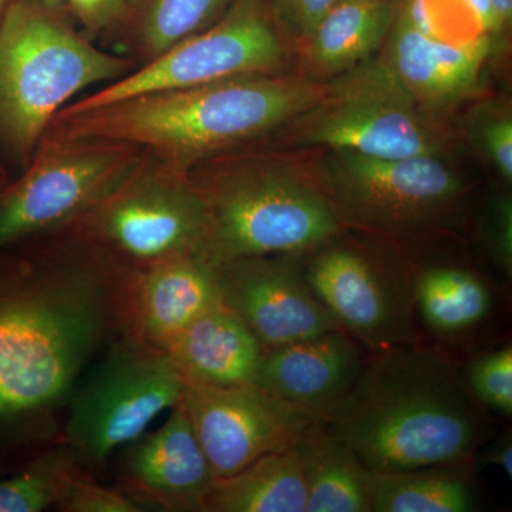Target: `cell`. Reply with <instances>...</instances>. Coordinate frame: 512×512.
<instances>
[{
	"label": "cell",
	"mask_w": 512,
	"mask_h": 512,
	"mask_svg": "<svg viewBox=\"0 0 512 512\" xmlns=\"http://www.w3.org/2000/svg\"><path fill=\"white\" fill-rule=\"evenodd\" d=\"M488 247L495 264L510 278L512 269V207L510 198L495 201L488 225Z\"/></svg>",
	"instance_id": "31"
},
{
	"label": "cell",
	"mask_w": 512,
	"mask_h": 512,
	"mask_svg": "<svg viewBox=\"0 0 512 512\" xmlns=\"http://www.w3.org/2000/svg\"><path fill=\"white\" fill-rule=\"evenodd\" d=\"M464 464L375 473L370 512H473L477 495Z\"/></svg>",
	"instance_id": "24"
},
{
	"label": "cell",
	"mask_w": 512,
	"mask_h": 512,
	"mask_svg": "<svg viewBox=\"0 0 512 512\" xmlns=\"http://www.w3.org/2000/svg\"><path fill=\"white\" fill-rule=\"evenodd\" d=\"M165 352L187 383L239 386L255 384L265 348L234 312L221 305L178 333Z\"/></svg>",
	"instance_id": "19"
},
{
	"label": "cell",
	"mask_w": 512,
	"mask_h": 512,
	"mask_svg": "<svg viewBox=\"0 0 512 512\" xmlns=\"http://www.w3.org/2000/svg\"><path fill=\"white\" fill-rule=\"evenodd\" d=\"M284 59V42L264 0H232L224 15L208 28L62 111L93 109L138 94L264 76L274 73Z\"/></svg>",
	"instance_id": "8"
},
{
	"label": "cell",
	"mask_w": 512,
	"mask_h": 512,
	"mask_svg": "<svg viewBox=\"0 0 512 512\" xmlns=\"http://www.w3.org/2000/svg\"><path fill=\"white\" fill-rule=\"evenodd\" d=\"M37 2L45 3V5L53 6V5H56L57 2H62V0H37Z\"/></svg>",
	"instance_id": "37"
},
{
	"label": "cell",
	"mask_w": 512,
	"mask_h": 512,
	"mask_svg": "<svg viewBox=\"0 0 512 512\" xmlns=\"http://www.w3.org/2000/svg\"><path fill=\"white\" fill-rule=\"evenodd\" d=\"M330 242L312 251L303 274L340 329L376 352L412 345V285L357 249Z\"/></svg>",
	"instance_id": "14"
},
{
	"label": "cell",
	"mask_w": 512,
	"mask_h": 512,
	"mask_svg": "<svg viewBox=\"0 0 512 512\" xmlns=\"http://www.w3.org/2000/svg\"><path fill=\"white\" fill-rule=\"evenodd\" d=\"M136 64L94 45L37 0H10L0 20V158L22 171L57 114L94 84Z\"/></svg>",
	"instance_id": "4"
},
{
	"label": "cell",
	"mask_w": 512,
	"mask_h": 512,
	"mask_svg": "<svg viewBox=\"0 0 512 512\" xmlns=\"http://www.w3.org/2000/svg\"><path fill=\"white\" fill-rule=\"evenodd\" d=\"M474 402L450 362L400 345L377 350L320 421L375 473L453 466L483 437Z\"/></svg>",
	"instance_id": "2"
},
{
	"label": "cell",
	"mask_w": 512,
	"mask_h": 512,
	"mask_svg": "<svg viewBox=\"0 0 512 512\" xmlns=\"http://www.w3.org/2000/svg\"><path fill=\"white\" fill-rule=\"evenodd\" d=\"M127 278L69 228L0 248V420L66 396L123 330Z\"/></svg>",
	"instance_id": "1"
},
{
	"label": "cell",
	"mask_w": 512,
	"mask_h": 512,
	"mask_svg": "<svg viewBox=\"0 0 512 512\" xmlns=\"http://www.w3.org/2000/svg\"><path fill=\"white\" fill-rule=\"evenodd\" d=\"M63 2V0H62ZM90 32L103 35L119 16L124 0H64Z\"/></svg>",
	"instance_id": "32"
},
{
	"label": "cell",
	"mask_w": 512,
	"mask_h": 512,
	"mask_svg": "<svg viewBox=\"0 0 512 512\" xmlns=\"http://www.w3.org/2000/svg\"><path fill=\"white\" fill-rule=\"evenodd\" d=\"M295 448L305 481V512H370L372 471L322 421H313Z\"/></svg>",
	"instance_id": "22"
},
{
	"label": "cell",
	"mask_w": 512,
	"mask_h": 512,
	"mask_svg": "<svg viewBox=\"0 0 512 512\" xmlns=\"http://www.w3.org/2000/svg\"><path fill=\"white\" fill-rule=\"evenodd\" d=\"M468 392L474 400L501 414H512V349L491 350L477 357L467 370Z\"/></svg>",
	"instance_id": "27"
},
{
	"label": "cell",
	"mask_w": 512,
	"mask_h": 512,
	"mask_svg": "<svg viewBox=\"0 0 512 512\" xmlns=\"http://www.w3.org/2000/svg\"><path fill=\"white\" fill-rule=\"evenodd\" d=\"M57 508L66 512L143 511L131 495L120 493L113 488L101 487L83 476L73 481Z\"/></svg>",
	"instance_id": "28"
},
{
	"label": "cell",
	"mask_w": 512,
	"mask_h": 512,
	"mask_svg": "<svg viewBox=\"0 0 512 512\" xmlns=\"http://www.w3.org/2000/svg\"><path fill=\"white\" fill-rule=\"evenodd\" d=\"M70 448L40 457L22 473L0 478V512H40L57 507L80 476Z\"/></svg>",
	"instance_id": "26"
},
{
	"label": "cell",
	"mask_w": 512,
	"mask_h": 512,
	"mask_svg": "<svg viewBox=\"0 0 512 512\" xmlns=\"http://www.w3.org/2000/svg\"><path fill=\"white\" fill-rule=\"evenodd\" d=\"M363 365L355 339L345 330H330L265 349L255 386L320 420L352 389Z\"/></svg>",
	"instance_id": "18"
},
{
	"label": "cell",
	"mask_w": 512,
	"mask_h": 512,
	"mask_svg": "<svg viewBox=\"0 0 512 512\" xmlns=\"http://www.w3.org/2000/svg\"><path fill=\"white\" fill-rule=\"evenodd\" d=\"M10 0H0V20H2L3 13H5L6 6Z\"/></svg>",
	"instance_id": "36"
},
{
	"label": "cell",
	"mask_w": 512,
	"mask_h": 512,
	"mask_svg": "<svg viewBox=\"0 0 512 512\" xmlns=\"http://www.w3.org/2000/svg\"><path fill=\"white\" fill-rule=\"evenodd\" d=\"M12 177V171L9 170L8 165L3 163L2 158H0V190H2V188L9 183V180Z\"/></svg>",
	"instance_id": "35"
},
{
	"label": "cell",
	"mask_w": 512,
	"mask_h": 512,
	"mask_svg": "<svg viewBox=\"0 0 512 512\" xmlns=\"http://www.w3.org/2000/svg\"><path fill=\"white\" fill-rule=\"evenodd\" d=\"M143 153L121 141L47 131L29 164L0 190V248L69 227Z\"/></svg>",
	"instance_id": "7"
},
{
	"label": "cell",
	"mask_w": 512,
	"mask_h": 512,
	"mask_svg": "<svg viewBox=\"0 0 512 512\" xmlns=\"http://www.w3.org/2000/svg\"><path fill=\"white\" fill-rule=\"evenodd\" d=\"M326 198L340 221L387 231L439 224L463 192L441 156L375 158L335 153L323 167Z\"/></svg>",
	"instance_id": "10"
},
{
	"label": "cell",
	"mask_w": 512,
	"mask_h": 512,
	"mask_svg": "<svg viewBox=\"0 0 512 512\" xmlns=\"http://www.w3.org/2000/svg\"><path fill=\"white\" fill-rule=\"evenodd\" d=\"M480 140L487 157L505 183L512 180V119L511 116L490 117L480 127Z\"/></svg>",
	"instance_id": "29"
},
{
	"label": "cell",
	"mask_w": 512,
	"mask_h": 512,
	"mask_svg": "<svg viewBox=\"0 0 512 512\" xmlns=\"http://www.w3.org/2000/svg\"><path fill=\"white\" fill-rule=\"evenodd\" d=\"M231 2L124 0L119 16L103 33L109 40L106 49L141 66L217 22Z\"/></svg>",
	"instance_id": "20"
},
{
	"label": "cell",
	"mask_w": 512,
	"mask_h": 512,
	"mask_svg": "<svg viewBox=\"0 0 512 512\" xmlns=\"http://www.w3.org/2000/svg\"><path fill=\"white\" fill-rule=\"evenodd\" d=\"M397 0H339L306 42V62L319 76L348 73L375 56L393 28Z\"/></svg>",
	"instance_id": "21"
},
{
	"label": "cell",
	"mask_w": 512,
	"mask_h": 512,
	"mask_svg": "<svg viewBox=\"0 0 512 512\" xmlns=\"http://www.w3.org/2000/svg\"><path fill=\"white\" fill-rule=\"evenodd\" d=\"M305 505V481L293 446L215 481L204 512H305Z\"/></svg>",
	"instance_id": "23"
},
{
	"label": "cell",
	"mask_w": 512,
	"mask_h": 512,
	"mask_svg": "<svg viewBox=\"0 0 512 512\" xmlns=\"http://www.w3.org/2000/svg\"><path fill=\"white\" fill-rule=\"evenodd\" d=\"M382 47L379 55L340 79L393 94L423 109L448 106L473 93L490 56L491 40L443 42L417 28L400 3Z\"/></svg>",
	"instance_id": "13"
},
{
	"label": "cell",
	"mask_w": 512,
	"mask_h": 512,
	"mask_svg": "<svg viewBox=\"0 0 512 512\" xmlns=\"http://www.w3.org/2000/svg\"><path fill=\"white\" fill-rule=\"evenodd\" d=\"M291 258L258 255L212 262L222 302L265 349L340 329Z\"/></svg>",
	"instance_id": "15"
},
{
	"label": "cell",
	"mask_w": 512,
	"mask_h": 512,
	"mask_svg": "<svg viewBox=\"0 0 512 512\" xmlns=\"http://www.w3.org/2000/svg\"><path fill=\"white\" fill-rule=\"evenodd\" d=\"M221 305L220 285L210 259H171L128 275L123 332L126 338L165 350L195 319Z\"/></svg>",
	"instance_id": "16"
},
{
	"label": "cell",
	"mask_w": 512,
	"mask_h": 512,
	"mask_svg": "<svg viewBox=\"0 0 512 512\" xmlns=\"http://www.w3.org/2000/svg\"><path fill=\"white\" fill-rule=\"evenodd\" d=\"M66 228L126 274L184 256L207 258V212L188 171L146 151Z\"/></svg>",
	"instance_id": "6"
},
{
	"label": "cell",
	"mask_w": 512,
	"mask_h": 512,
	"mask_svg": "<svg viewBox=\"0 0 512 512\" xmlns=\"http://www.w3.org/2000/svg\"><path fill=\"white\" fill-rule=\"evenodd\" d=\"M124 478L134 500L140 495L144 503L165 511H205L217 478L181 403L160 429L130 443Z\"/></svg>",
	"instance_id": "17"
},
{
	"label": "cell",
	"mask_w": 512,
	"mask_h": 512,
	"mask_svg": "<svg viewBox=\"0 0 512 512\" xmlns=\"http://www.w3.org/2000/svg\"><path fill=\"white\" fill-rule=\"evenodd\" d=\"M180 403L217 480L295 446L316 420L255 384L185 383Z\"/></svg>",
	"instance_id": "11"
},
{
	"label": "cell",
	"mask_w": 512,
	"mask_h": 512,
	"mask_svg": "<svg viewBox=\"0 0 512 512\" xmlns=\"http://www.w3.org/2000/svg\"><path fill=\"white\" fill-rule=\"evenodd\" d=\"M295 128L301 144L375 158L441 156L444 144L439 128L420 107L342 79L296 117Z\"/></svg>",
	"instance_id": "12"
},
{
	"label": "cell",
	"mask_w": 512,
	"mask_h": 512,
	"mask_svg": "<svg viewBox=\"0 0 512 512\" xmlns=\"http://www.w3.org/2000/svg\"><path fill=\"white\" fill-rule=\"evenodd\" d=\"M185 383L165 350L124 338L74 399L66 426L70 450L80 460L103 463L180 403Z\"/></svg>",
	"instance_id": "9"
},
{
	"label": "cell",
	"mask_w": 512,
	"mask_h": 512,
	"mask_svg": "<svg viewBox=\"0 0 512 512\" xmlns=\"http://www.w3.org/2000/svg\"><path fill=\"white\" fill-rule=\"evenodd\" d=\"M414 308L437 335H461L490 315L493 295L474 272L450 265L421 271L412 284Z\"/></svg>",
	"instance_id": "25"
},
{
	"label": "cell",
	"mask_w": 512,
	"mask_h": 512,
	"mask_svg": "<svg viewBox=\"0 0 512 512\" xmlns=\"http://www.w3.org/2000/svg\"><path fill=\"white\" fill-rule=\"evenodd\" d=\"M485 464L501 468L508 478L512 477V443L510 434H505L488 448L484 457Z\"/></svg>",
	"instance_id": "33"
},
{
	"label": "cell",
	"mask_w": 512,
	"mask_h": 512,
	"mask_svg": "<svg viewBox=\"0 0 512 512\" xmlns=\"http://www.w3.org/2000/svg\"><path fill=\"white\" fill-rule=\"evenodd\" d=\"M272 8L302 39H308L320 22L339 0H271Z\"/></svg>",
	"instance_id": "30"
},
{
	"label": "cell",
	"mask_w": 512,
	"mask_h": 512,
	"mask_svg": "<svg viewBox=\"0 0 512 512\" xmlns=\"http://www.w3.org/2000/svg\"><path fill=\"white\" fill-rule=\"evenodd\" d=\"M491 2H493L498 18L501 19V22H503L505 28H507L512 15V0H491Z\"/></svg>",
	"instance_id": "34"
},
{
	"label": "cell",
	"mask_w": 512,
	"mask_h": 512,
	"mask_svg": "<svg viewBox=\"0 0 512 512\" xmlns=\"http://www.w3.org/2000/svg\"><path fill=\"white\" fill-rule=\"evenodd\" d=\"M328 87L295 77H237L60 111L49 130L121 141L188 171L252 146L315 107Z\"/></svg>",
	"instance_id": "3"
},
{
	"label": "cell",
	"mask_w": 512,
	"mask_h": 512,
	"mask_svg": "<svg viewBox=\"0 0 512 512\" xmlns=\"http://www.w3.org/2000/svg\"><path fill=\"white\" fill-rule=\"evenodd\" d=\"M207 212V259L299 255L336 239L326 195L261 154L239 148L188 170Z\"/></svg>",
	"instance_id": "5"
}]
</instances>
